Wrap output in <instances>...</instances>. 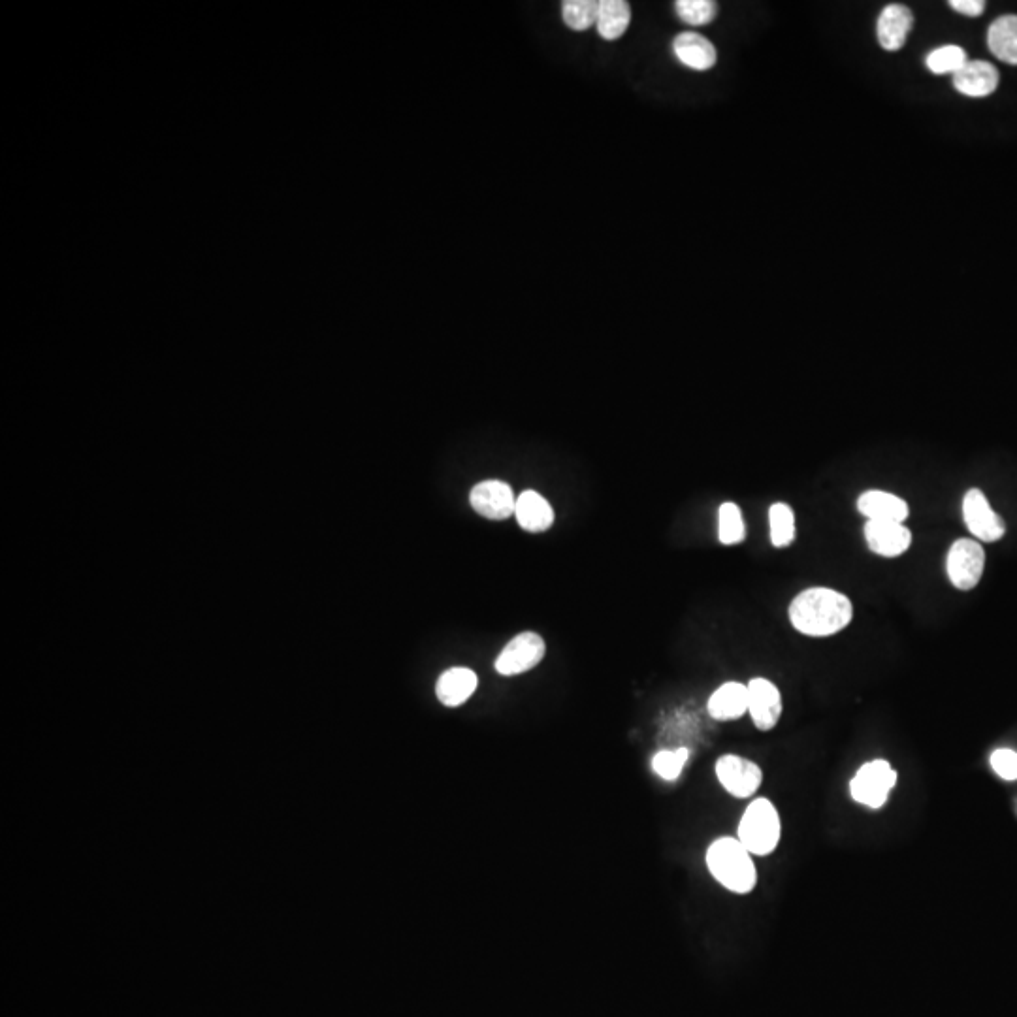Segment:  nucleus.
Here are the masks:
<instances>
[{
	"label": "nucleus",
	"instance_id": "20e7f679",
	"mask_svg": "<svg viewBox=\"0 0 1017 1017\" xmlns=\"http://www.w3.org/2000/svg\"><path fill=\"white\" fill-rule=\"evenodd\" d=\"M897 771L886 759L865 763L850 782L852 799L863 807L878 810L888 803L889 793L897 786Z\"/></svg>",
	"mask_w": 1017,
	"mask_h": 1017
},
{
	"label": "nucleus",
	"instance_id": "6ab92c4d",
	"mask_svg": "<svg viewBox=\"0 0 1017 1017\" xmlns=\"http://www.w3.org/2000/svg\"><path fill=\"white\" fill-rule=\"evenodd\" d=\"M987 46L1006 65L1017 66V16H1002L987 31Z\"/></svg>",
	"mask_w": 1017,
	"mask_h": 1017
},
{
	"label": "nucleus",
	"instance_id": "cd10ccee",
	"mask_svg": "<svg viewBox=\"0 0 1017 1017\" xmlns=\"http://www.w3.org/2000/svg\"><path fill=\"white\" fill-rule=\"evenodd\" d=\"M950 6L955 12L969 17L982 16L985 10L984 0H950Z\"/></svg>",
	"mask_w": 1017,
	"mask_h": 1017
},
{
	"label": "nucleus",
	"instance_id": "393cba45",
	"mask_svg": "<svg viewBox=\"0 0 1017 1017\" xmlns=\"http://www.w3.org/2000/svg\"><path fill=\"white\" fill-rule=\"evenodd\" d=\"M688 759H690V750L688 748L662 750V752H658L652 758V771L660 776V778H663V780H667V782H675L678 776L682 775L684 765L688 763Z\"/></svg>",
	"mask_w": 1017,
	"mask_h": 1017
},
{
	"label": "nucleus",
	"instance_id": "f8f14e48",
	"mask_svg": "<svg viewBox=\"0 0 1017 1017\" xmlns=\"http://www.w3.org/2000/svg\"><path fill=\"white\" fill-rule=\"evenodd\" d=\"M914 27V16L908 6L889 4L876 23V36L886 51H899L906 44V38Z\"/></svg>",
	"mask_w": 1017,
	"mask_h": 1017
},
{
	"label": "nucleus",
	"instance_id": "4468645a",
	"mask_svg": "<svg viewBox=\"0 0 1017 1017\" xmlns=\"http://www.w3.org/2000/svg\"><path fill=\"white\" fill-rule=\"evenodd\" d=\"M857 509L863 517L880 522H904L908 518V503L884 490H867L859 496Z\"/></svg>",
	"mask_w": 1017,
	"mask_h": 1017
},
{
	"label": "nucleus",
	"instance_id": "ddd939ff",
	"mask_svg": "<svg viewBox=\"0 0 1017 1017\" xmlns=\"http://www.w3.org/2000/svg\"><path fill=\"white\" fill-rule=\"evenodd\" d=\"M953 87L965 97H989L999 87V72L985 61H969L953 76Z\"/></svg>",
	"mask_w": 1017,
	"mask_h": 1017
},
{
	"label": "nucleus",
	"instance_id": "7ed1b4c3",
	"mask_svg": "<svg viewBox=\"0 0 1017 1017\" xmlns=\"http://www.w3.org/2000/svg\"><path fill=\"white\" fill-rule=\"evenodd\" d=\"M782 824L775 805L769 799H754L744 810L737 839L752 856H771L780 842Z\"/></svg>",
	"mask_w": 1017,
	"mask_h": 1017
},
{
	"label": "nucleus",
	"instance_id": "aec40b11",
	"mask_svg": "<svg viewBox=\"0 0 1017 1017\" xmlns=\"http://www.w3.org/2000/svg\"><path fill=\"white\" fill-rule=\"evenodd\" d=\"M631 8L624 0H601L598 8V33L605 40H618L628 31Z\"/></svg>",
	"mask_w": 1017,
	"mask_h": 1017
},
{
	"label": "nucleus",
	"instance_id": "0eeeda50",
	"mask_svg": "<svg viewBox=\"0 0 1017 1017\" xmlns=\"http://www.w3.org/2000/svg\"><path fill=\"white\" fill-rule=\"evenodd\" d=\"M716 776L722 788L737 799L752 797L763 782L758 763L735 754H727L716 761Z\"/></svg>",
	"mask_w": 1017,
	"mask_h": 1017
},
{
	"label": "nucleus",
	"instance_id": "4be33fe9",
	"mask_svg": "<svg viewBox=\"0 0 1017 1017\" xmlns=\"http://www.w3.org/2000/svg\"><path fill=\"white\" fill-rule=\"evenodd\" d=\"M746 528H744L743 513L737 503H722L718 511V539L722 545H739L743 543Z\"/></svg>",
	"mask_w": 1017,
	"mask_h": 1017
},
{
	"label": "nucleus",
	"instance_id": "1a4fd4ad",
	"mask_svg": "<svg viewBox=\"0 0 1017 1017\" xmlns=\"http://www.w3.org/2000/svg\"><path fill=\"white\" fill-rule=\"evenodd\" d=\"M469 503L475 513L488 520H505L515 515L517 498L513 488L503 481H483L473 486L469 494Z\"/></svg>",
	"mask_w": 1017,
	"mask_h": 1017
},
{
	"label": "nucleus",
	"instance_id": "5701e85b",
	"mask_svg": "<svg viewBox=\"0 0 1017 1017\" xmlns=\"http://www.w3.org/2000/svg\"><path fill=\"white\" fill-rule=\"evenodd\" d=\"M969 63L967 59V51L959 46H942V48L933 49L927 59H925V65L927 68L937 74V76H944V74H952L955 76L963 66Z\"/></svg>",
	"mask_w": 1017,
	"mask_h": 1017
},
{
	"label": "nucleus",
	"instance_id": "9d476101",
	"mask_svg": "<svg viewBox=\"0 0 1017 1017\" xmlns=\"http://www.w3.org/2000/svg\"><path fill=\"white\" fill-rule=\"evenodd\" d=\"M748 712L759 731H771L782 716V695L767 678H752L748 684Z\"/></svg>",
	"mask_w": 1017,
	"mask_h": 1017
},
{
	"label": "nucleus",
	"instance_id": "39448f33",
	"mask_svg": "<svg viewBox=\"0 0 1017 1017\" xmlns=\"http://www.w3.org/2000/svg\"><path fill=\"white\" fill-rule=\"evenodd\" d=\"M545 641L541 635L533 631H524L513 637L503 646L500 656L496 658V671L501 677H515L537 667L545 658Z\"/></svg>",
	"mask_w": 1017,
	"mask_h": 1017
},
{
	"label": "nucleus",
	"instance_id": "6e6552de",
	"mask_svg": "<svg viewBox=\"0 0 1017 1017\" xmlns=\"http://www.w3.org/2000/svg\"><path fill=\"white\" fill-rule=\"evenodd\" d=\"M963 517L969 532L985 543H993L1002 539L1006 532V524L989 505L982 490L970 488L963 500Z\"/></svg>",
	"mask_w": 1017,
	"mask_h": 1017
},
{
	"label": "nucleus",
	"instance_id": "b1692460",
	"mask_svg": "<svg viewBox=\"0 0 1017 1017\" xmlns=\"http://www.w3.org/2000/svg\"><path fill=\"white\" fill-rule=\"evenodd\" d=\"M598 8L596 0H565L562 4L564 23L573 31H586L598 21Z\"/></svg>",
	"mask_w": 1017,
	"mask_h": 1017
},
{
	"label": "nucleus",
	"instance_id": "412c9836",
	"mask_svg": "<svg viewBox=\"0 0 1017 1017\" xmlns=\"http://www.w3.org/2000/svg\"><path fill=\"white\" fill-rule=\"evenodd\" d=\"M771 543L776 549L790 547L795 539V515L788 503H773L769 509Z\"/></svg>",
	"mask_w": 1017,
	"mask_h": 1017
},
{
	"label": "nucleus",
	"instance_id": "dca6fc26",
	"mask_svg": "<svg viewBox=\"0 0 1017 1017\" xmlns=\"http://www.w3.org/2000/svg\"><path fill=\"white\" fill-rule=\"evenodd\" d=\"M515 517H517L518 526L526 532H547L554 524V509L539 492L526 490L517 498Z\"/></svg>",
	"mask_w": 1017,
	"mask_h": 1017
},
{
	"label": "nucleus",
	"instance_id": "2eb2a0df",
	"mask_svg": "<svg viewBox=\"0 0 1017 1017\" xmlns=\"http://www.w3.org/2000/svg\"><path fill=\"white\" fill-rule=\"evenodd\" d=\"M479 686V677L468 667H452L447 669L436 684L437 699L445 707H460L475 694Z\"/></svg>",
	"mask_w": 1017,
	"mask_h": 1017
},
{
	"label": "nucleus",
	"instance_id": "a211bd4d",
	"mask_svg": "<svg viewBox=\"0 0 1017 1017\" xmlns=\"http://www.w3.org/2000/svg\"><path fill=\"white\" fill-rule=\"evenodd\" d=\"M673 51L678 61L692 70H709L716 65V49L701 34H678L673 42Z\"/></svg>",
	"mask_w": 1017,
	"mask_h": 1017
},
{
	"label": "nucleus",
	"instance_id": "f257e3e1",
	"mask_svg": "<svg viewBox=\"0 0 1017 1017\" xmlns=\"http://www.w3.org/2000/svg\"><path fill=\"white\" fill-rule=\"evenodd\" d=\"M854 618L852 601L831 588H808L790 605L791 626L808 637H829Z\"/></svg>",
	"mask_w": 1017,
	"mask_h": 1017
},
{
	"label": "nucleus",
	"instance_id": "423d86ee",
	"mask_svg": "<svg viewBox=\"0 0 1017 1017\" xmlns=\"http://www.w3.org/2000/svg\"><path fill=\"white\" fill-rule=\"evenodd\" d=\"M985 552L976 539H957L948 552L946 571L955 588L972 590L982 581Z\"/></svg>",
	"mask_w": 1017,
	"mask_h": 1017
},
{
	"label": "nucleus",
	"instance_id": "a878e982",
	"mask_svg": "<svg viewBox=\"0 0 1017 1017\" xmlns=\"http://www.w3.org/2000/svg\"><path fill=\"white\" fill-rule=\"evenodd\" d=\"M675 10L684 23L694 27L709 25L716 17V4L712 0H678Z\"/></svg>",
	"mask_w": 1017,
	"mask_h": 1017
},
{
	"label": "nucleus",
	"instance_id": "f3484780",
	"mask_svg": "<svg viewBox=\"0 0 1017 1017\" xmlns=\"http://www.w3.org/2000/svg\"><path fill=\"white\" fill-rule=\"evenodd\" d=\"M709 714L714 720H737L748 712V686L741 682L722 684L709 699Z\"/></svg>",
	"mask_w": 1017,
	"mask_h": 1017
},
{
	"label": "nucleus",
	"instance_id": "f03ea898",
	"mask_svg": "<svg viewBox=\"0 0 1017 1017\" xmlns=\"http://www.w3.org/2000/svg\"><path fill=\"white\" fill-rule=\"evenodd\" d=\"M705 861L712 878L731 893L746 895L758 884L754 856L739 839L724 837L714 840L707 850Z\"/></svg>",
	"mask_w": 1017,
	"mask_h": 1017
},
{
	"label": "nucleus",
	"instance_id": "9b49d317",
	"mask_svg": "<svg viewBox=\"0 0 1017 1017\" xmlns=\"http://www.w3.org/2000/svg\"><path fill=\"white\" fill-rule=\"evenodd\" d=\"M865 539L869 549L884 558L903 556L912 545V533L903 522L869 520L865 524Z\"/></svg>",
	"mask_w": 1017,
	"mask_h": 1017
},
{
	"label": "nucleus",
	"instance_id": "bb28decb",
	"mask_svg": "<svg viewBox=\"0 0 1017 1017\" xmlns=\"http://www.w3.org/2000/svg\"><path fill=\"white\" fill-rule=\"evenodd\" d=\"M989 761H991V769L995 771V775L1006 782H1016L1017 752L1010 748H999L991 754Z\"/></svg>",
	"mask_w": 1017,
	"mask_h": 1017
}]
</instances>
